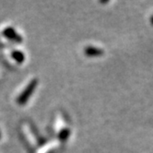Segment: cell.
Returning a JSON list of instances; mask_svg holds the SVG:
<instances>
[{
  "instance_id": "6da1fadb",
  "label": "cell",
  "mask_w": 153,
  "mask_h": 153,
  "mask_svg": "<svg viewBox=\"0 0 153 153\" xmlns=\"http://www.w3.org/2000/svg\"><path fill=\"white\" fill-rule=\"evenodd\" d=\"M2 35L4 36L5 39H9V40H19L18 35L16 31L10 27H5L2 31Z\"/></svg>"
}]
</instances>
